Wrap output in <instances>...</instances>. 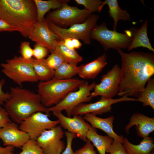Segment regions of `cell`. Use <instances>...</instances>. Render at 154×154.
Listing matches in <instances>:
<instances>
[{
	"instance_id": "obj_1",
	"label": "cell",
	"mask_w": 154,
	"mask_h": 154,
	"mask_svg": "<svg viewBox=\"0 0 154 154\" xmlns=\"http://www.w3.org/2000/svg\"><path fill=\"white\" fill-rule=\"evenodd\" d=\"M117 50L121 59L117 95L138 98L154 74V54L140 51L127 53L121 49Z\"/></svg>"
},
{
	"instance_id": "obj_2",
	"label": "cell",
	"mask_w": 154,
	"mask_h": 154,
	"mask_svg": "<svg viewBox=\"0 0 154 154\" xmlns=\"http://www.w3.org/2000/svg\"><path fill=\"white\" fill-rule=\"evenodd\" d=\"M0 18L16 28L23 37H29L37 22L34 0H0Z\"/></svg>"
},
{
	"instance_id": "obj_3",
	"label": "cell",
	"mask_w": 154,
	"mask_h": 154,
	"mask_svg": "<svg viewBox=\"0 0 154 154\" xmlns=\"http://www.w3.org/2000/svg\"><path fill=\"white\" fill-rule=\"evenodd\" d=\"M10 97L5 102V108L10 117L16 123L33 114L41 112L49 113L42 104L40 96L28 89L20 87L10 88Z\"/></svg>"
},
{
	"instance_id": "obj_4",
	"label": "cell",
	"mask_w": 154,
	"mask_h": 154,
	"mask_svg": "<svg viewBox=\"0 0 154 154\" xmlns=\"http://www.w3.org/2000/svg\"><path fill=\"white\" fill-rule=\"evenodd\" d=\"M84 82L77 78L60 80L54 77L47 81L41 82L37 85V92L42 104L47 108L57 104Z\"/></svg>"
},
{
	"instance_id": "obj_5",
	"label": "cell",
	"mask_w": 154,
	"mask_h": 154,
	"mask_svg": "<svg viewBox=\"0 0 154 154\" xmlns=\"http://www.w3.org/2000/svg\"><path fill=\"white\" fill-rule=\"evenodd\" d=\"M133 29L125 31L124 33L109 30L104 22L96 25L91 31L90 37L99 42L104 49L107 50L127 49L132 40Z\"/></svg>"
},
{
	"instance_id": "obj_6",
	"label": "cell",
	"mask_w": 154,
	"mask_h": 154,
	"mask_svg": "<svg viewBox=\"0 0 154 154\" xmlns=\"http://www.w3.org/2000/svg\"><path fill=\"white\" fill-rule=\"evenodd\" d=\"M33 60H26L21 56H15L1 64L3 68L2 72L21 87L24 82H36L38 80L33 69Z\"/></svg>"
},
{
	"instance_id": "obj_7",
	"label": "cell",
	"mask_w": 154,
	"mask_h": 154,
	"mask_svg": "<svg viewBox=\"0 0 154 154\" xmlns=\"http://www.w3.org/2000/svg\"><path fill=\"white\" fill-rule=\"evenodd\" d=\"M99 17L97 15L91 14L84 22L74 24L68 28H61L52 22H47L50 29L60 38L80 39L88 44L91 43V31L97 25Z\"/></svg>"
},
{
	"instance_id": "obj_8",
	"label": "cell",
	"mask_w": 154,
	"mask_h": 154,
	"mask_svg": "<svg viewBox=\"0 0 154 154\" xmlns=\"http://www.w3.org/2000/svg\"><path fill=\"white\" fill-rule=\"evenodd\" d=\"M91 14V12L85 8L80 9L66 3L49 13L45 19L47 22L65 28L76 24L84 22Z\"/></svg>"
},
{
	"instance_id": "obj_9",
	"label": "cell",
	"mask_w": 154,
	"mask_h": 154,
	"mask_svg": "<svg viewBox=\"0 0 154 154\" xmlns=\"http://www.w3.org/2000/svg\"><path fill=\"white\" fill-rule=\"evenodd\" d=\"M96 84L93 82L89 84L88 82H84L78 87V90L68 93L67 96L57 104L48 108L49 112H60L64 110L67 117H71L74 109L79 104L90 101L92 98L91 91L93 90Z\"/></svg>"
},
{
	"instance_id": "obj_10",
	"label": "cell",
	"mask_w": 154,
	"mask_h": 154,
	"mask_svg": "<svg viewBox=\"0 0 154 154\" xmlns=\"http://www.w3.org/2000/svg\"><path fill=\"white\" fill-rule=\"evenodd\" d=\"M120 68L117 64H115L106 74L103 75L100 83L96 84L91 93L92 97L100 96L101 98L112 99L117 94L120 81Z\"/></svg>"
},
{
	"instance_id": "obj_11",
	"label": "cell",
	"mask_w": 154,
	"mask_h": 154,
	"mask_svg": "<svg viewBox=\"0 0 154 154\" xmlns=\"http://www.w3.org/2000/svg\"><path fill=\"white\" fill-rule=\"evenodd\" d=\"M49 116V113L36 112L21 122L19 128L28 133L30 139L36 140L45 130L59 124L58 120H51Z\"/></svg>"
},
{
	"instance_id": "obj_12",
	"label": "cell",
	"mask_w": 154,
	"mask_h": 154,
	"mask_svg": "<svg viewBox=\"0 0 154 154\" xmlns=\"http://www.w3.org/2000/svg\"><path fill=\"white\" fill-rule=\"evenodd\" d=\"M64 134L62 127L57 125L45 130L36 139L45 154H61L65 148L61 140Z\"/></svg>"
},
{
	"instance_id": "obj_13",
	"label": "cell",
	"mask_w": 154,
	"mask_h": 154,
	"mask_svg": "<svg viewBox=\"0 0 154 154\" xmlns=\"http://www.w3.org/2000/svg\"><path fill=\"white\" fill-rule=\"evenodd\" d=\"M124 101H138L137 99L123 96L116 99H106L101 98L98 101L93 103H81L73 110L72 116L84 115L90 113L96 116L111 111L112 104Z\"/></svg>"
},
{
	"instance_id": "obj_14",
	"label": "cell",
	"mask_w": 154,
	"mask_h": 154,
	"mask_svg": "<svg viewBox=\"0 0 154 154\" xmlns=\"http://www.w3.org/2000/svg\"><path fill=\"white\" fill-rule=\"evenodd\" d=\"M52 114L57 118L62 127L76 134L83 141L85 142L87 141V134L91 125L81 116L74 115L72 117H69L64 116L60 112H53Z\"/></svg>"
},
{
	"instance_id": "obj_15",
	"label": "cell",
	"mask_w": 154,
	"mask_h": 154,
	"mask_svg": "<svg viewBox=\"0 0 154 154\" xmlns=\"http://www.w3.org/2000/svg\"><path fill=\"white\" fill-rule=\"evenodd\" d=\"M29 38L37 43L46 47L51 52L54 51L56 41L61 39L50 29L44 18L40 21L36 22Z\"/></svg>"
},
{
	"instance_id": "obj_16",
	"label": "cell",
	"mask_w": 154,
	"mask_h": 154,
	"mask_svg": "<svg viewBox=\"0 0 154 154\" xmlns=\"http://www.w3.org/2000/svg\"><path fill=\"white\" fill-rule=\"evenodd\" d=\"M0 139L4 145L21 148L30 138L28 133L19 129L16 123L11 121L0 129Z\"/></svg>"
},
{
	"instance_id": "obj_17",
	"label": "cell",
	"mask_w": 154,
	"mask_h": 154,
	"mask_svg": "<svg viewBox=\"0 0 154 154\" xmlns=\"http://www.w3.org/2000/svg\"><path fill=\"white\" fill-rule=\"evenodd\" d=\"M135 125L137 135L143 138L148 136L154 131V118L150 117L140 113H134L131 117L125 130L128 133L130 128Z\"/></svg>"
},
{
	"instance_id": "obj_18",
	"label": "cell",
	"mask_w": 154,
	"mask_h": 154,
	"mask_svg": "<svg viewBox=\"0 0 154 154\" xmlns=\"http://www.w3.org/2000/svg\"><path fill=\"white\" fill-rule=\"evenodd\" d=\"M83 119L88 122L91 126L95 128L100 129L114 140H117L123 143L124 137L116 134L113 129V123L114 120L113 116L106 118H101L90 113L84 115Z\"/></svg>"
},
{
	"instance_id": "obj_19",
	"label": "cell",
	"mask_w": 154,
	"mask_h": 154,
	"mask_svg": "<svg viewBox=\"0 0 154 154\" xmlns=\"http://www.w3.org/2000/svg\"><path fill=\"white\" fill-rule=\"evenodd\" d=\"M105 54L86 64L79 67L78 74L84 79H93L102 71L107 64Z\"/></svg>"
},
{
	"instance_id": "obj_20",
	"label": "cell",
	"mask_w": 154,
	"mask_h": 154,
	"mask_svg": "<svg viewBox=\"0 0 154 154\" xmlns=\"http://www.w3.org/2000/svg\"><path fill=\"white\" fill-rule=\"evenodd\" d=\"M154 142L153 138L148 136L143 138L138 145L131 143L125 138L122 143L127 154H153Z\"/></svg>"
},
{
	"instance_id": "obj_21",
	"label": "cell",
	"mask_w": 154,
	"mask_h": 154,
	"mask_svg": "<svg viewBox=\"0 0 154 154\" xmlns=\"http://www.w3.org/2000/svg\"><path fill=\"white\" fill-rule=\"evenodd\" d=\"M148 24V21H145L139 29H133V38L127 48L128 51L139 47H143L154 52V49L150 43L147 35Z\"/></svg>"
},
{
	"instance_id": "obj_22",
	"label": "cell",
	"mask_w": 154,
	"mask_h": 154,
	"mask_svg": "<svg viewBox=\"0 0 154 154\" xmlns=\"http://www.w3.org/2000/svg\"><path fill=\"white\" fill-rule=\"evenodd\" d=\"M107 5L109 7V16L114 21L113 30L116 31L117 23L120 20L129 21L131 20L130 14L127 11L121 9L119 7L117 0H106L103 1L99 9V12L101 11L103 6Z\"/></svg>"
},
{
	"instance_id": "obj_23",
	"label": "cell",
	"mask_w": 154,
	"mask_h": 154,
	"mask_svg": "<svg viewBox=\"0 0 154 154\" xmlns=\"http://www.w3.org/2000/svg\"><path fill=\"white\" fill-rule=\"evenodd\" d=\"M86 138L92 143L99 154H106V150L114 140L108 135L103 136L99 134L96 129L91 125L87 134Z\"/></svg>"
},
{
	"instance_id": "obj_24",
	"label": "cell",
	"mask_w": 154,
	"mask_h": 154,
	"mask_svg": "<svg viewBox=\"0 0 154 154\" xmlns=\"http://www.w3.org/2000/svg\"><path fill=\"white\" fill-rule=\"evenodd\" d=\"M54 51L58 53L63 59L64 62L77 66L82 61L83 58L75 49L67 47L61 38L55 42Z\"/></svg>"
},
{
	"instance_id": "obj_25",
	"label": "cell",
	"mask_w": 154,
	"mask_h": 154,
	"mask_svg": "<svg viewBox=\"0 0 154 154\" xmlns=\"http://www.w3.org/2000/svg\"><path fill=\"white\" fill-rule=\"evenodd\" d=\"M37 11V22H39L44 18L45 14L50 10L58 9L64 4L68 3V0H34Z\"/></svg>"
},
{
	"instance_id": "obj_26",
	"label": "cell",
	"mask_w": 154,
	"mask_h": 154,
	"mask_svg": "<svg viewBox=\"0 0 154 154\" xmlns=\"http://www.w3.org/2000/svg\"><path fill=\"white\" fill-rule=\"evenodd\" d=\"M33 66L38 81H46L54 77V70L48 65L45 59H33Z\"/></svg>"
},
{
	"instance_id": "obj_27",
	"label": "cell",
	"mask_w": 154,
	"mask_h": 154,
	"mask_svg": "<svg viewBox=\"0 0 154 154\" xmlns=\"http://www.w3.org/2000/svg\"><path fill=\"white\" fill-rule=\"evenodd\" d=\"M79 67L65 62L54 70V78L60 80H66L78 74Z\"/></svg>"
},
{
	"instance_id": "obj_28",
	"label": "cell",
	"mask_w": 154,
	"mask_h": 154,
	"mask_svg": "<svg viewBox=\"0 0 154 154\" xmlns=\"http://www.w3.org/2000/svg\"><path fill=\"white\" fill-rule=\"evenodd\" d=\"M146 86L137 98L144 106H149L154 110V79L150 78L147 81Z\"/></svg>"
},
{
	"instance_id": "obj_29",
	"label": "cell",
	"mask_w": 154,
	"mask_h": 154,
	"mask_svg": "<svg viewBox=\"0 0 154 154\" xmlns=\"http://www.w3.org/2000/svg\"><path fill=\"white\" fill-rule=\"evenodd\" d=\"M21 148L22 151L18 154H45L35 139H30Z\"/></svg>"
},
{
	"instance_id": "obj_30",
	"label": "cell",
	"mask_w": 154,
	"mask_h": 154,
	"mask_svg": "<svg viewBox=\"0 0 154 154\" xmlns=\"http://www.w3.org/2000/svg\"><path fill=\"white\" fill-rule=\"evenodd\" d=\"M75 1L77 4L84 5L85 9L92 13L99 12V8L103 2L101 0H75Z\"/></svg>"
},
{
	"instance_id": "obj_31",
	"label": "cell",
	"mask_w": 154,
	"mask_h": 154,
	"mask_svg": "<svg viewBox=\"0 0 154 154\" xmlns=\"http://www.w3.org/2000/svg\"><path fill=\"white\" fill-rule=\"evenodd\" d=\"M51 54L45 59L48 65L55 70L64 62L60 55L55 51L51 52Z\"/></svg>"
},
{
	"instance_id": "obj_32",
	"label": "cell",
	"mask_w": 154,
	"mask_h": 154,
	"mask_svg": "<svg viewBox=\"0 0 154 154\" xmlns=\"http://www.w3.org/2000/svg\"><path fill=\"white\" fill-rule=\"evenodd\" d=\"M110 154H127L121 142L114 140L106 151Z\"/></svg>"
},
{
	"instance_id": "obj_33",
	"label": "cell",
	"mask_w": 154,
	"mask_h": 154,
	"mask_svg": "<svg viewBox=\"0 0 154 154\" xmlns=\"http://www.w3.org/2000/svg\"><path fill=\"white\" fill-rule=\"evenodd\" d=\"M49 51L46 47L36 43L33 49V56L37 60L45 59L44 58L48 55Z\"/></svg>"
},
{
	"instance_id": "obj_34",
	"label": "cell",
	"mask_w": 154,
	"mask_h": 154,
	"mask_svg": "<svg viewBox=\"0 0 154 154\" xmlns=\"http://www.w3.org/2000/svg\"><path fill=\"white\" fill-rule=\"evenodd\" d=\"M20 52L21 56L23 58L26 60L32 59L33 56V49L31 47L29 42L25 41L21 43Z\"/></svg>"
},
{
	"instance_id": "obj_35",
	"label": "cell",
	"mask_w": 154,
	"mask_h": 154,
	"mask_svg": "<svg viewBox=\"0 0 154 154\" xmlns=\"http://www.w3.org/2000/svg\"><path fill=\"white\" fill-rule=\"evenodd\" d=\"M64 134L66 139L67 144L61 154H74L72 148V143L73 140L76 137L77 135L74 133L66 131L65 132Z\"/></svg>"
},
{
	"instance_id": "obj_36",
	"label": "cell",
	"mask_w": 154,
	"mask_h": 154,
	"mask_svg": "<svg viewBox=\"0 0 154 154\" xmlns=\"http://www.w3.org/2000/svg\"><path fill=\"white\" fill-rule=\"evenodd\" d=\"M74 154H97L91 141L87 139L86 143L82 148L74 152Z\"/></svg>"
},
{
	"instance_id": "obj_37",
	"label": "cell",
	"mask_w": 154,
	"mask_h": 154,
	"mask_svg": "<svg viewBox=\"0 0 154 154\" xmlns=\"http://www.w3.org/2000/svg\"><path fill=\"white\" fill-rule=\"evenodd\" d=\"M5 109L0 106V129L8 122L11 121Z\"/></svg>"
},
{
	"instance_id": "obj_38",
	"label": "cell",
	"mask_w": 154,
	"mask_h": 154,
	"mask_svg": "<svg viewBox=\"0 0 154 154\" xmlns=\"http://www.w3.org/2000/svg\"><path fill=\"white\" fill-rule=\"evenodd\" d=\"M5 83V80L3 79L0 81V104L3 105L9 98V93H5L3 92L2 87Z\"/></svg>"
},
{
	"instance_id": "obj_39",
	"label": "cell",
	"mask_w": 154,
	"mask_h": 154,
	"mask_svg": "<svg viewBox=\"0 0 154 154\" xmlns=\"http://www.w3.org/2000/svg\"><path fill=\"white\" fill-rule=\"evenodd\" d=\"M18 31V30L8 23L0 18V32L3 31Z\"/></svg>"
},
{
	"instance_id": "obj_40",
	"label": "cell",
	"mask_w": 154,
	"mask_h": 154,
	"mask_svg": "<svg viewBox=\"0 0 154 154\" xmlns=\"http://www.w3.org/2000/svg\"><path fill=\"white\" fill-rule=\"evenodd\" d=\"M14 148L15 147L12 146L8 145L3 147L0 145V154H16L14 152Z\"/></svg>"
},
{
	"instance_id": "obj_41",
	"label": "cell",
	"mask_w": 154,
	"mask_h": 154,
	"mask_svg": "<svg viewBox=\"0 0 154 154\" xmlns=\"http://www.w3.org/2000/svg\"><path fill=\"white\" fill-rule=\"evenodd\" d=\"M64 45L68 48L72 49H75L71 38H66L62 39Z\"/></svg>"
},
{
	"instance_id": "obj_42",
	"label": "cell",
	"mask_w": 154,
	"mask_h": 154,
	"mask_svg": "<svg viewBox=\"0 0 154 154\" xmlns=\"http://www.w3.org/2000/svg\"><path fill=\"white\" fill-rule=\"evenodd\" d=\"M72 40L74 49H78L81 47L82 44L78 39L75 38H72Z\"/></svg>"
},
{
	"instance_id": "obj_43",
	"label": "cell",
	"mask_w": 154,
	"mask_h": 154,
	"mask_svg": "<svg viewBox=\"0 0 154 154\" xmlns=\"http://www.w3.org/2000/svg\"><path fill=\"white\" fill-rule=\"evenodd\" d=\"M153 154H154V153Z\"/></svg>"
},
{
	"instance_id": "obj_44",
	"label": "cell",
	"mask_w": 154,
	"mask_h": 154,
	"mask_svg": "<svg viewBox=\"0 0 154 154\" xmlns=\"http://www.w3.org/2000/svg\"><path fill=\"white\" fill-rule=\"evenodd\" d=\"M1 105L0 104V106Z\"/></svg>"
}]
</instances>
